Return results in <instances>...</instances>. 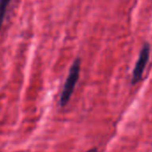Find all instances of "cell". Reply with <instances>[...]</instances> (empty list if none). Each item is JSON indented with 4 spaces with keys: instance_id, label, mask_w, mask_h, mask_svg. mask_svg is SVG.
<instances>
[{
    "instance_id": "obj_1",
    "label": "cell",
    "mask_w": 152,
    "mask_h": 152,
    "mask_svg": "<svg viewBox=\"0 0 152 152\" xmlns=\"http://www.w3.org/2000/svg\"><path fill=\"white\" fill-rule=\"evenodd\" d=\"M81 68H82V60L80 57H77L73 63L72 64L68 76L65 80L61 97H60V106L61 107H65L68 102L71 99V97L75 90L76 84H77L79 78H80V74H81Z\"/></svg>"
},
{
    "instance_id": "obj_2",
    "label": "cell",
    "mask_w": 152,
    "mask_h": 152,
    "mask_svg": "<svg viewBox=\"0 0 152 152\" xmlns=\"http://www.w3.org/2000/svg\"><path fill=\"white\" fill-rule=\"evenodd\" d=\"M149 56H150V46L148 43H145L140 51L138 60H137V62L135 64V67L132 71V85L138 83L141 80L144 70L146 68V64L149 59Z\"/></svg>"
},
{
    "instance_id": "obj_3",
    "label": "cell",
    "mask_w": 152,
    "mask_h": 152,
    "mask_svg": "<svg viewBox=\"0 0 152 152\" xmlns=\"http://www.w3.org/2000/svg\"><path fill=\"white\" fill-rule=\"evenodd\" d=\"M10 3L11 0H0V31H1V28L4 23L7 7L10 5Z\"/></svg>"
},
{
    "instance_id": "obj_4",
    "label": "cell",
    "mask_w": 152,
    "mask_h": 152,
    "mask_svg": "<svg viewBox=\"0 0 152 152\" xmlns=\"http://www.w3.org/2000/svg\"><path fill=\"white\" fill-rule=\"evenodd\" d=\"M87 152H98V149H97V148H91V149L88 150Z\"/></svg>"
}]
</instances>
